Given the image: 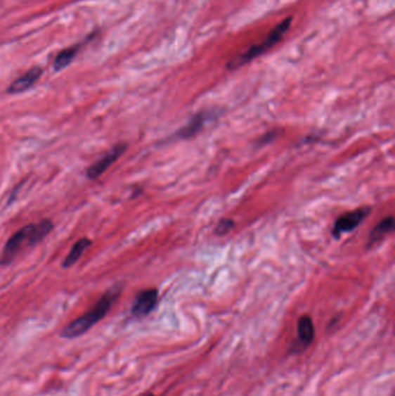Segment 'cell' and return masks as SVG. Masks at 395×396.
<instances>
[{
  "label": "cell",
  "mask_w": 395,
  "mask_h": 396,
  "mask_svg": "<svg viewBox=\"0 0 395 396\" xmlns=\"http://www.w3.org/2000/svg\"><path fill=\"white\" fill-rule=\"evenodd\" d=\"M127 148H128V145L124 144V143H119V144L115 145L110 151L107 152L103 158H100L99 160L94 162L87 170L86 175L89 180H96L101 174L105 173V170H108L124 153Z\"/></svg>",
  "instance_id": "obj_5"
},
{
  "label": "cell",
  "mask_w": 395,
  "mask_h": 396,
  "mask_svg": "<svg viewBox=\"0 0 395 396\" xmlns=\"http://www.w3.org/2000/svg\"><path fill=\"white\" fill-rule=\"evenodd\" d=\"M91 245H92V243H91V240L87 239V238H83V239H80L79 241H77V243L73 245L69 255L66 256L65 260H64L63 267H64V268H70V267L76 264V263L79 261L82 255H83L84 252H85L86 249L89 248Z\"/></svg>",
  "instance_id": "obj_10"
},
{
  "label": "cell",
  "mask_w": 395,
  "mask_h": 396,
  "mask_svg": "<svg viewBox=\"0 0 395 396\" xmlns=\"http://www.w3.org/2000/svg\"><path fill=\"white\" fill-rule=\"evenodd\" d=\"M158 302V291L155 288H148L139 292L132 305L131 313L136 318H143L155 309Z\"/></svg>",
  "instance_id": "obj_6"
},
{
  "label": "cell",
  "mask_w": 395,
  "mask_h": 396,
  "mask_svg": "<svg viewBox=\"0 0 395 396\" xmlns=\"http://www.w3.org/2000/svg\"><path fill=\"white\" fill-rule=\"evenodd\" d=\"M370 212H371V207H363L339 217L334 225L333 236L335 238H339L343 233L351 232L354 229H357L362 224L363 220L369 216Z\"/></svg>",
  "instance_id": "obj_4"
},
{
  "label": "cell",
  "mask_w": 395,
  "mask_h": 396,
  "mask_svg": "<svg viewBox=\"0 0 395 396\" xmlns=\"http://www.w3.org/2000/svg\"><path fill=\"white\" fill-rule=\"evenodd\" d=\"M42 69L41 68H33L30 71H27L23 76L14 80L11 84L10 87L7 89V93L10 94H18V93H22L27 89H30L35 82L42 76Z\"/></svg>",
  "instance_id": "obj_7"
},
{
  "label": "cell",
  "mask_w": 395,
  "mask_h": 396,
  "mask_svg": "<svg viewBox=\"0 0 395 396\" xmlns=\"http://www.w3.org/2000/svg\"><path fill=\"white\" fill-rule=\"evenodd\" d=\"M210 117L211 113H198V114L194 116L193 120L186 125L185 128L178 132L176 136H178L179 138H182V139L193 137L194 134H198V132L205 127V123H207L208 120H210Z\"/></svg>",
  "instance_id": "obj_8"
},
{
  "label": "cell",
  "mask_w": 395,
  "mask_h": 396,
  "mask_svg": "<svg viewBox=\"0 0 395 396\" xmlns=\"http://www.w3.org/2000/svg\"><path fill=\"white\" fill-rule=\"evenodd\" d=\"M234 229V222L231 219H221L219 223H218L216 229H214V233L217 234L218 236H223L225 234H228L231 232L232 229Z\"/></svg>",
  "instance_id": "obj_13"
},
{
  "label": "cell",
  "mask_w": 395,
  "mask_h": 396,
  "mask_svg": "<svg viewBox=\"0 0 395 396\" xmlns=\"http://www.w3.org/2000/svg\"><path fill=\"white\" fill-rule=\"evenodd\" d=\"M53 229V222L49 219L42 220L37 224H30L19 229L7 240L0 259V265L10 264L20 254L21 250L39 245L46 236H49Z\"/></svg>",
  "instance_id": "obj_1"
},
{
  "label": "cell",
  "mask_w": 395,
  "mask_h": 396,
  "mask_svg": "<svg viewBox=\"0 0 395 396\" xmlns=\"http://www.w3.org/2000/svg\"><path fill=\"white\" fill-rule=\"evenodd\" d=\"M78 49H79V46H73V48L62 51L55 59L53 69L56 70V71H60V70L69 65L70 63L72 62L73 58L76 57Z\"/></svg>",
  "instance_id": "obj_12"
},
{
  "label": "cell",
  "mask_w": 395,
  "mask_h": 396,
  "mask_svg": "<svg viewBox=\"0 0 395 396\" xmlns=\"http://www.w3.org/2000/svg\"><path fill=\"white\" fill-rule=\"evenodd\" d=\"M119 295H121V285H115L114 288H109L108 291L100 298L99 302H96L89 312H86L85 314L72 321L63 329V338H76L87 333L94 324L105 318Z\"/></svg>",
  "instance_id": "obj_2"
},
{
  "label": "cell",
  "mask_w": 395,
  "mask_h": 396,
  "mask_svg": "<svg viewBox=\"0 0 395 396\" xmlns=\"http://www.w3.org/2000/svg\"><path fill=\"white\" fill-rule=\"evenodd\" d=\"M142 396H155V395H152V394H145V395H142Z\"/></svg>",
  "instance_id": "obj_14"
},
{
  "label": "cell",
  "mask_w": 395,
  "mask_h": 396,
  "mask_svg": "<svg viewBox=\"0 0 395 396\" xmlns=\"http://www.w3.org/2000/svg\"><path fill=\"white\" fill-rule=\"evenodd\" d=\"M394 227V218L392 216L387 217L385 219H382L377 226L373 229L370 236L369 245H375L380 240L384 239L389 232H392Z\"/></svg>",
  "instance_id": "obj_11"
},
{
  "label": "cell",
  "mask_w": 395,
  "mask_h": 396,
  "mask_svg": "<svg viewBox=\"0 0 395 396\" xmlns=\"http://www.w3.org/2000/svg\"><path fill=\"white\" fill-rule=\"evenodd\" d=\"M292 18L289 17L287 19L283 20L278 26L275 27L271 33L268 35L267 39L260 44L252 46L246 53H242L240 56H237L233 60H231L228 64V69L234 70L245 65L246 63L250 62L252 59L261 56L262 53H267L268 50L271 49L273 46H276L280 39H283L284 35L290 28Z\"/></svg>",
  "instance_id": "obj_3"
},
{
  "label": "cell",
  "mask_w": 395,
  "mask_h": 396,
  "mask_svg": "<svg viewBox=\"0 0 395 396\" xmlns=\"http://www.w3.org/2000/svg\"><path fill=\"white\" fill-rule=\"evenodd\" d=\"M314 324L309 315H303L298 322V338L300 343L307 347L314 340Z\"/></svg>",
  "instance_id": "obj_9"
}]
</instances>
